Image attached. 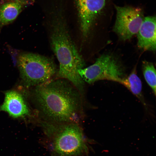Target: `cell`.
I'll return each instance as SVG.
<instances>
[{
  "mask_svg": "<svg viewBox=\"0 0 156 156\" xmlns=\"http://www.w3.org/2000/svg\"><path fill=\"white\" fill-rule=\"evenodd\" d=\"M34 94L42 120L79 124L83 117L82 96L69 81L52 79L36 86Z\"/></svg>",
  "mask_w": 156,
  "mask_h": 156,
  "instance_id": "6da1fadb",
  "label": "cell"
},
{
  "mask_svg": "<svg viewBox=\"0 0 156 156\" xmlns=\"http://www.w3.org/2000/svg\"><path fill=\"white\" fill-rule=\"evenodd\" d=\"M55 6L51 10L50 39L52 50L59 63L55 79L68 80L83 95L84 82L78 70L84 68L85 64L71 38L62 4Z\"/></svg>",
  "mask_w": 156,
  "mask_h": 156,
  "instance_id": "7a4b0ae2",
  "label": "cell"
},
{
  "mask_svg": "<svg viewBox=\"0 0 156 156\" xmlns=\"http://www.w3.org/2000/svg\"><path fill=\"white\" fill-rule=\"evenodd\" d=\"M47 146L54 156H81L88 153L87 140L79 124L40 121Z\"/></svg>",
  "mask_w": 156,
  "mask_h": 156,
  "instance_id": "3957f363",
  "label": "cell"
},
{
  "mask_svg": "<svg viewBox=\"0 0 156 156\" xmlns=\"http://www.w3.org/2000/svg\"><path fill=\"white\" fill-rule=\"evenodd\" d=\"M17 65L21 76L28 86H37L52 79L57 72L51 59L32 53H24L18 56Z\"/></svg>",
  "mask_w": 156,
  "mask_h": 156,
  "instance_id": "277c9868",
  "label": "cell"
},
{
  "mask_svg": "<svg viewBox=\"0 0 156 156\" xmlns=\"http://www.w3.org/2000/svg\"><path fill=\"white\" fill-rule=\"evenodd\" d=\"M78 72L84 82L89 84L102 80L121 83L125 77L124 70L121 65L112 55L107 54L102 55L93 64L79 70Z\"/></svg>",
  "mask_w": 156,
  "mask_h": 156,
  "instance_id": "5b68a950",
  "label": "cell"
},
{
  "mask_svg": "<svg viewBox=\"0 0 156 156\" xmlns=\"http://www.w3.org/2000/svg\"><path fill=\"white\" fill-rule=\"evenodd\" d=\"M115 7L116 16L114 31L121 40L129 39L138 31L144 18L143 10L128 6Z\"/></svg>",
  "mask_w": 156,
  "mask_h": 156,
  "instance_id": "8992f818",
  "label": "cell"
},
{
  "mask_svg": "<svg viewBox=\"0 0 156 156\" xmlns=\"http://www.w3.org/2000/svg\"><path fill=\"white\" fill-rule=\"evenodd\" d=\"M108 0H75L82 36L85 39L97 18L106 8Z\"/></svg>",
  "mask_w": 156,
  "mask_h": 156,
  "instance_id": "52a82bcc",
  "label": "cell"
},
{
  "mask_svg": "<svg viewBox=\"0 0 156 156\" xmlns=\"http://www.w3.org/2000/svg\"><path fill=\"white\" fill-rule=\"evenodd\" d=\"M137 34L139 47L144 50L155 51V16H149L144 18Z\"/></svg>",
  "mask_w": 156,
  "mask_h": 156,
  "instance_id": "ba28073f",
  "label": "cell"
},
{
  "mask_svg": "<svg viewBox=\"0 0 156 156\" xmlns=\"http://www.w3.org/2000/svg\"><path fill=\"white\" fill-rule=\"evenodd\" d=\"M0 109L7 112L10 116L14 118L23 117L29 113L23 96L13 90L9 91L5 93L4 100Z\"/></svg>",
  "mask_w": 156,
  "mask_h": 156,
  "instance_id": "9c48e42d",
  "label": "cell"
},
{
  "mask_svg": "<svg viewBox=\"0 0 156 156\" xmlns=\"http://www.w3.org/2000/svg\"><path fill=\"white\" fill-rule=\"evenodd\" d=\"M29 0H8L0 5V29L13 22L30 2Z\"/></svg>",
  "mask_w": 156,
  "mask_h": 156,
  "instance_id": "30bf717a",
  "label": "cell"
},
{
  "mask_svg": "<svg viewBox=\"0 0 156 156\" xmlns=\"http://www.w3.org/2000/svg\"><path fill=\"white\" fill-rule=\"evenodd\" d=\"M135 68L127 77H125L123 79L121 84L129 90L146 106V104L142 92L141 81L136 74Z\"/></svg>",
  "mask_w": 156,
  "mask_h": 156,
  "instance_id": "8fae6325",
  "label": "cell"
},
{
  "mask_svg": "<svg viewBox=\"0 0 156 156\" xmlns=\"http://www.w3.org/2000/svg\"><path fill=\"white\" fill-rule=\"evenodd\" d=\"M142 71L146 82L156 95V70L151 62L144 61L142 63Z\"/></svg>",
  "mask_w": 156,
  "mask_h": 156,
  "instance_id": "7c38bea8",
  "label": "cell"
},
{
  "mask_svg": "<svg viewBox=\"0 0 156 156\" xmlns=\"http://www.w3.org/2000/svg\"></svg>",
  "mask_w": 156,
  "mask_h": 156,
  "instance_id": "4fadbf2b",
  "label": "cell"
}]
</instances>
